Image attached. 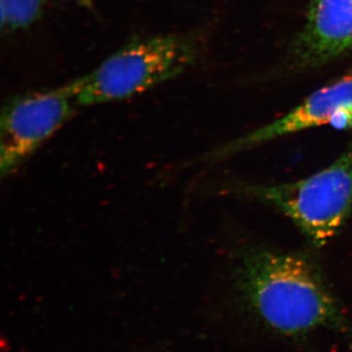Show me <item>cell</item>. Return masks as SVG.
<instances>
[{
  "label": "cell",
  "instance_id": "obj_6",
  "mask_svg": "<svg viewBox=\"0 0 352 352\" xmlns=\"http://www.w3.org/2000/svg\"><path fill=\"white\" fill-rule=\"evenodd\" d=\"M352 51V0H312L292 46V63L311 69Z\"/></svg>",
  "mask_w": 352,
  "mask_h": 352
},
{
  "label": "cell",
  "instance_id": "obj_5",
  "mask_svg": "<svg viewBox=\"0 0 352 352\" xmlns=\"http://www.w3.org/2000/svg\"><path fill=\"white\" fill-rule=\"evenodd\" d=\"M349 105H352V72L319 88L283 117L215 149L208 155L207 160L220 161L284 136L330 126L336 113Z\"/></svg>",
  "mask_w": 352,
  "mask_h": 352
},
{
  "label": "cell",
  "instance_id": "obj_8",
  "mask_svg": "<svg viewBox=\"0 0 352 352\" xmlns=\"http://www.w3.org/2000/svg\"><path fill=\"white\" fill-rule=\"evenodd\" d=\"M66 1L74 2L76 6L87 9H92L94 7V0H66Z\"/></svg>",
  "mask_w": 352,
  "mask_h": 352
},
{
  "label": "cell",
  "instance_id": "obj_7",
  "mask_svg": "<svg viewBox=\"0 0 352 352\" xmlns=\"http://www.w3.org/2000/svg\"><path fill=\"white\" fill-rule=\"evenodd\" d=\"M45 0H0L2 32L31 27L41 19Z\"/></svg>",
  "mask_w": 352,
  "mask_h": 352
},
{
  "label": "cell",
  "instance_id": "obj_2",
  "mask_svg": "<svg viewBox=\"0 0 352 352\" xmlns=\"http://www.w3.org/2000/svg\"><path fill=\"white\" fill-rule=\"evenodd\" d=\"M201 45L203 38L192 32L134 38L68 87L78 107L126 100L182 75Z\"/></svg>",
  "mask_w": 352,
  "mask_h": 352
},
{
  "label": "cell",
  "instance_id": "obj_3",
  "mask_svg": "<svg viewBox=\"0 0 352 352\" xmlns=\"http://www.w3.org/2000/svg\"><path fill=\"white\" fill-rule=\"evenodd\" d=\"M239 194L289 217L317 247L327 244L352 208V140L333 163L298 182L242 184Z\"/></svg>",
  "mask_w": 352,
  "mask_h": 352
},
{
  "label": "cell",
  "instance_id": "obj_1",
  "mask_svg": "<svg viewBox=\"0 0 352 352\" xmlns=\"http://www.w3.org/2000/svg\"><path fill=\"white\" fill-rule=\"evenodd\" d=\"M235 288L252 318L278 337L300 340L319 332L351 333L344 308L302 254L250 250L236 268Z\"/></svg>",
  "mask_w": 352,
  "mask_h": 352
},
{
  "label": "cell",
  "instance_id": "obj_4",
  "mask_svg": "<svg viewBox=\"0 0 352 352\" xmlns=\"http://www.w3.org/2000/svg\"><path fill=\"white\" fill-rule=\"evenodd\" d=\"M78 107L68 83L14 96L2 108L0 171L9 176L61 129Z\"/></svg>",
  "mask_w": 352,
  "mask_h": 352
}]
</instances>
